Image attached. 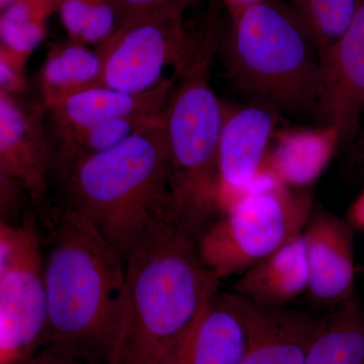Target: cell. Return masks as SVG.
<instances>
[{
    "label": "cell",
    "mask_w": 364,
    "mask_h": 364,
    "mask_svg": "<svg viewBox=\"0 0 364 364\" xmlns=\"http://www.w3.org/2000/svg\"><path fill=\"white\" fill-rule=\"evenodd\" d=\"M42 215L50 228L47 345L109 364L128 312L124 261L80 213L62 205Z\"/></svg>",
    "instance_id": "cell-1"
},
{
    "label": "cell",
    "mask_w": 364,
    "mask_h": 364,
    "mask_svg": "<svg viewBox=\"0 0 364 364\" xmlns=\"http://www.w3.org/2000/svg\"><path fill=\"white\" fill-rule=\"evenodd\" d=\"M129 306L109 364H169L220 289L198 237L176 220L151 227L126 261Z\"/></svg>",
    "instance_id": "cell-2"
},
{
    "label": "cell",
    "mask_w": 364,
    "mask_h": 364,
    "mask_svg": "<svg viewBox=\"0 0 364 364\" xmlns=\"http://www.w3.org/2000/svg\"><path fill=\"white\" fill-rule=\"evenodd\" d=\"M55 176L63 205L87 218L124 261L151 227L178 221L163 112L116 147L81 158Z\"/></svg>",
    "instance_id": "cell-3"
},
{
    "label": "cell",
    "mask_w": 364,
    "mask_h": 364,
    "mask_svg": "<svg viewBox=\"0 0 364 364\" xmlns=\"http://www.w3.org/2000/svg\"><path fill=\"white\" fill-rule=\"evenodd\" d=\"M223 33L217 13L191 30L163 109L174 214L198 238L221 215L218 155L226 105L213 90L210 72Z\"/></svg>",
    "instance_id": "cell-4"
},
{
    "label": "cell",
    "mask_w": 364,
    "mask_h": 364,
    "mask_svg": "<svg viewBox=\"0 0 364 364\" xmlns=\"http://www.w3.org/2000/svg\"><path fill=\"white\" fill-rule=\"evenodd\" d=\"M220 49L232 85L277 114H318L322 69L317 47L291 9L263 0L234 18Z\"/></svg>",
    "instance_id": "cell-5"
},
{
    "label": "cell",
    "mask_w": 364,
    "mask_h": 364,
    "mask_svg": "<svg viewBox=\"0 0 364 364\" xmlns=\"http://www.w3.org/2000/svg\"><path fill=\"white\" fill-rule=\"evenodd\" d=\"M314 207L312 188H289L263 173L200 235V260L221 282L244 272L303 233Z\"/></svg>",
    "instance_id": "cell-6"
},
{
    "label": "cell",
    "mask_w": 364,
    "mask_h": 364,
    "mask_svg": "<svg viewBox=\"0 0 364 364\" xmlns=\"http://www.w3.org/2000/svg\"><path fill=\"white\" fill-rule=\"evenodd\" d=\"M37 210L0 222V364H23L48 344L49 309Z\"/></svg>",
    "instance_id": "cell-7"
},
{
    "label": "cell",
    "mask_w": 364,
    "mask_h": 364,
    "mask_svg": "<svg viewBox=\"0 0 364 364\" xmlns=\"http://www.w3.org/2000/svg\"><path fill=\"white\" fill-rule=\"evenodd\" d=\"M186 7H176L122 23L95 49L102 59L100 86L143 93L163 80L167 66L181 63L191 38L183 21Z\"/></svg>",
    "instance_id": "cell-8"
},
{
    "label": "cell",
    "mask_w": 364,
    "mask_h": 364,
    "mask_svg": "<svg viewBox=\"0 0 364 364\" xmlns=\"http://www.w3.org/2000/svg\"><path fill=\"white\" fill-rule=\"evenodd\" d=\"M47 112L37 97L0 93V173L21 182L42 213L52 178Z\"/></svg>",
    "instance_id": "cell-9"
},
{
    "label": "cell",
    "mask_w": 364,
    "mask_h": 364,
    "mask_svg": "<svg viewBox=\"0 0 364 364\" xmlns=\"http://www.w3.org/2000/svg\"><path fill=\"white\" fill-rule=\"evenodd\" d=\"M280 114L263 105H226L218 168L221 215L247 195L262 174Z\"/></svg>",
    "instance_id": "cell-10"
},
{
    "label": "cell",
    "mask_w": 364,
    "mask_h": 364,
    "mask_svg": "<svg viewBox=\"0 0 364 364\" xmlns=\"http://www.w3.org/2000/svg\"><path fill=\"white\" fill-rule=\"evenodd\" d=\"M354 235L346 218L315 205L303 231L313 303L335 306L355 294Z\"/></svg>",
    "instance_id": "cell-11"
},
{
    "label": "cell",
    "mask_w": 364,
    "mask_h": 364,
    "mask_svg": "<svg viewBox=\"0 0 364 364\" xmlns=\"http://www.w3.org/2000/svg\"><path fill=\"white\" fill-rule=\"evenodd\" d=\"M322 93L318 116L336 127L342 146L359 134L364 111V0L341 38L321 56Z\"/></svg>",
    "instance_id": "cell-12"
},
{
    "label": "cell",
    "mask_w": 364,
    "mask_h": 364,
    "mask_svg": "<svg viewBox=\"0 0 364 364\" xmlns=\"http://www.w3.org/2000/svg\"><path fill=\"white\" fill-rule=\"evenodd\" d=\"M244 301L249 338L241 364H305L325 317Z\"/></svg>",
    "instance_id": "cell-13"
},
{
    "label": "cell",
    "mask_w": 364,
    "mask_h": 364,
    "mask_svg": "<svg viewBox=\"0 0 364 364\" xmlns=\"http://www.w3.org/2000/svg\"><path fill=\"white\" fill-rule=\"evenodd\" d=\"M248 338L245 301L219 289L169 364H241Z\"/></svg>",
    "instance_id": "cell-14"
},
{
    "label": "cell",
    "mask_w": 364,
    "mask_h": 364,
    "mask_svg": "<svg viewBox=\"0 0 364 364\" xmlns=\"http://www.w3.org/2000/svg\"><path fill=\"white\" fill-rule=\"evenodd\" d=\"M176 85V78L163 79L143 93H128L105 86L80 91L46 109L49 132L81 128L124 119L159 116Z\"/></svg>",
    "instance_id": "cell-15"
},
{
    "label": "cell",
    "mask_w": 364,
    "mask_h": 364,
    "mask_svg": "<svg viewBox=\"0 0 364 364\" xmlns=\"http://www.w3.org/2000/svg\"><path fill=\"white\" fill-rule=\"evenodd\" d=\"M342 147L336 127L279 128L273 136L262 173L289 188H312Z\"/></svg>",
    "instance_id": "cell-16"
},
{
    "label": "cell",
    "mask_w": 364,
    "mask_h": 364,
    "mask_svg": "<svg viewBox=\"0 0 364 364\" xmlns=\"http://www.w3.org/2000/svg\"><path fill=\"white\" fill-rule=\"evenodd\" d=\"M242 273L233 286L235 294L258 306L286 308L308 291L303 233Z\"/></svg>",
    "instance_id": "cell-17"
},
{
    "label": "cell",
    "mask_w": 364,
    "mask_h": 364,
    "mask_svg": "<svg viewBox=\"0 0 364 364\" xmlns=\"http://www.w3.org/2000/svg\"><path fill=\"white\" fill-rule=\"evenodd\" d=\"M102 59L97 49L71 39L50 47L35 82L45 109L80 91L100 86Z\"/></svg>",
    "instance_id": "cell-18"
},
{
    "label": "cell",
    "mask_w": 364,
    "mask_h": 364,
    "mask_svg": "<svg viewBox=\"0 0 364 364\" xmlns=\"http://www.w3.org/2000/svg\"><path fill=\"white\" fill-rule=\"evenodd\" d=\"M305 364H364V306L356 294L326 316Z\"/></svg>",
    "instance_id": "cell-19"
},
{
    "label": "cell",
    "mask_w": 364,
    "mask_h": 364,
    "mask_svg": "<svg viewBox=\"0 0 364 364\" xmlns=\"http://www.w3.org/2000/svg\"><path fill=\"white\" fill-rule=\"evenodd\" d=\"M155 117H124L72 130L49 132L52 176L81 158L116 147Z\"/></svg>",
    "instance_id": "cell-20"
},
{
    "label": "cell",
    "mask_w": 364,
    "mask_h": 364,
    "mask_svg": "<svg viewBox=\"0 0 364 364\" xmlns=\"http://www.w3.org/2000/svg\"><path fill=\"white\" fill-rule=\"evenodd\" d=\"M61 0H16L0 14V46L32 56L48 33V20Z\"/></svg>",
    "instance_id": "cell-21"
},
{
    "label": "cell",
    "mask_w": 364,
    "mask_h": 364,
    "mask_svg": "<svg viewBox=\"0 0 364 364\" xmlns=\"http://www.w3.org/2000/svg\"><path fill=\"white\" fill-rule=\"evenodd\" d=\"M358 0H291V9L306 32L323 54L350 26Z\"/></svg>",
    "instance_id": "cell-22"
},
{
    "label": "cell",
    "mask_w": 364,
    "mask_h": 364,
    "mask_svg": "<svg viewBox=\"0 0 364 364\" xmlns=\"http://www.w3.org/2000/svg\"><path fill=\"white\" fill-rule=\"evenodd\" d=\"M58 13L69 39L95 47L119 25L114 0H61Z\"/></svg>",
    "instance_id": "cell-23"
},
{
    "label": "cell",
    "mask_w": 364,
    "mask_h": 364,
    "mask_svg": "<svg viewBox=\"0 0 364 364\" xmlns=\"http://www.w3.org/2000/svg\"><path fill=\"white\" fill-rule=\"evenodd\" d=\"M28 59L0 46V93L9 95H28L26 63Z\"/></svg>",
    "instance_id": "cell-24"
},
{
    "label": "cell",
    "mask_w": 364,
    "mask_h": 364,
    "mask_svg": "<svg viewBox=\"0 0 364 364\" xmlns=\"http://www.w3.org/2000/svg\"><path fill=\"white\" fill-rule=\"evenodd\" d=\"M30 196L18 179L0 173V221L18 224L16 219Z\"/></svg>",
    "instance_id": "cell-25"
},
{
    "label": "cell",
    "mask_w": 364,
    "mask_h": 364,
    "mask_svg": "<svg viewBox=\"0 0 364 364\" xmlns=\"http://www.w3.org/2000/svg\"><path fill=\"white\" fill-rule=\"evenodd\" d=\"M119 16V25L128 21L193 4L195 0H114Z\"/></svg>",
    "instance_id": "cell-26"
},
{
    "label": "cell",
    "mask_w": 364,
    "mask_h": 364,
    "mask_svg": "<svg viewBox=\"0 0 364 364\" xmlns=\"http://www.w3.org/2000/svg\"><path fill=\"white\" fill-rule=\"evenodd\" d=\"M23 364H102L78 358L65 350L46 345L37 354Z\"/></svg>",
    "instance_id": "cell-27"
},
{
    "label": "cell",
    "mask_w": 364,
    "mask_h": 364,
    "mask_svg": "<svg viewBox=\"0 0 364 364\" xmlns=\"http://www.w3.org/2000/svg\"><path fill=\"white\" fill-rule=\"evenodd\" d=\"M346 170L353 178L364 181V130L349 147Z\"/></svg>",
    "instance_id": "cell-28"
},
{
    "label": "cell",
    "mask_w": 364,
    "mask_h": 364,
    "mask_svg": "<svg viewBox=\"0 0 364 364\" xmlns=\"http://www.w3.org/2000/svg\"><path fill=\"white\" fill-rule=\"evenodd\" d=\"M345 218L347 221L350 223L355 232H363L364 233V189L352 202Z\"/></svg>",
    "instance_id": "cell-29"
},
{
    "label": "cell",
    "mask_w": 364,
    "mask_h": 364,
    "mask_svg": "<svg viewBox=\"0 0 364 364\" xmlns=\"http://www.w3.org/2000/svg\"><path fill=\"white\" fill-rule=\"evenodd\" d=\"M263 0H222L225 9H227L230 18H234L237 14L249 9V7L259 4Z\"/></svg>",
    "instance_id": "cell-30"
},
{
    "label": "cell",
    "mask_w": 364,
    "mask_h": 364,
    "mask_svg": "<svg viewBox=\"0 0 364 364\" xmlns=\"http://www.w3.org/2000/svg\"><path fill=\"white\" fill-rule=\"evenodd\" d=\"M16 0H0V11H4L7 6H11Z\"/></svg>",
    "instance_id": "cell-31"
}]
</instances>
